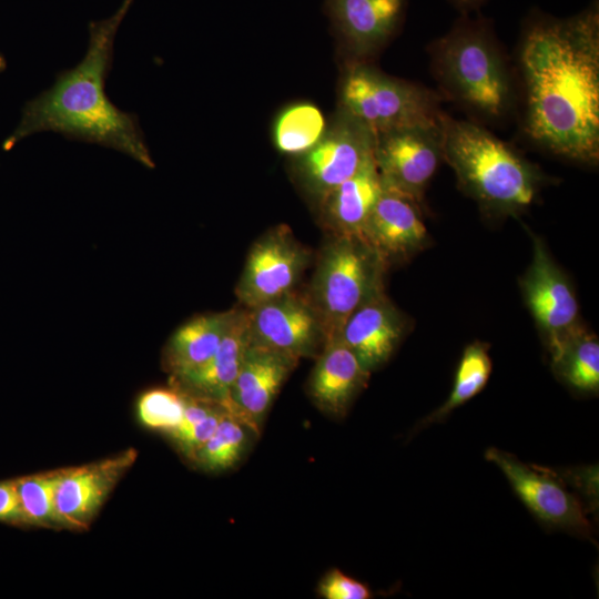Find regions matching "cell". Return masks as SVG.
<instances>
[{
    "mask_svg": "<svg viewBox=\"0 0 599 599\" xmlns=\"http://www.w3.org/2000/svg\"><path fill=\"white\" fill-rule=\"evenodd\" d=\"M524 130L548 152L595 165L599 160V6L557 18L525 19L518 53Z\"/></svg>",
    "mask_w": 599,
    "mask_h": 599,
    "instance_id": "obj_1",
    "label": "cell"
},
{
    "mask_svg": "<svg viewBox=\"0 0 599 599\" xmlns=\"http://www.w3.org/2000/svg\"><path fill=\"white\" fill-rule=\"evenodd\" d=\"M132 2L124 0L112 17L89 23L85 55L74 68L59 72L51 88L24 104L20 123L2 144L4 151L31 134L51 131L114 149L148 169L155 166L136 114L115 106L105 92L114 39Z\"/></svg>",
    "mask_w": 599,
    "mask_h": 599,
    "instance_id": "obj_2",
    "label": "cell"
},
{
    "mask_svg": "<svg viewBox=\"0 0 599 599\" xmlns=\"http://www.w3.org/2000/svg\"><path fill=\"white\" fill-rule=\"evenodd\" d=\"M428 53L445 100L486 120L507 116L515 101L512 80L488 19L460 14L447 33L429 44Z\"/></svg>",
    "mask_w": 599,
    "mask_h": 599,
    "instance_id": "obj_3",
    "label": "cell"
},
{
    "mask_svg": "<svg viewBox=\"0 0 599 599\" xmlns=\"http://www.w3.org/2000/svg\"><path fill=\"white\" fill-rule=\"evenodd\" d=\"M443 159L459 186L487 212L516 214L529 206L541 174L514 148L484 126L440 115Z\"/></svg>",
    "mask_w": 599,
    "mask_h": 599,
    "instance_id": "obj_4",
    "label": "cell"
},
{
    "mask_svg": "<svg viewBox=\"0 0 599 599\" xmlns=\"http://www.w3.org/2000/svg\"><path fill=\"white\" fill-rule=\"evenodd\" d=\"M445 98L425 85L388 75L365 61H352L339 89V111L375 135L438 123Z\"/></svg>",
    "mask_w": 599,
    "mask_h": 599,
    "instance_id": "obj_5",
    "label": "cell"
},
{
    "mask_svg": "<svg viewBox=\"0 0 599 599\" xmlns=\"http://www.w3.org/2000/svg\"><path fill=\"white\" fill-rule=\"evenodd\" d=\"M387 264L358 236L333 235L324 246L306 297L325 342L339 336L351 314L380 285Z\"/></svg>",
    "mask_w": 599,
    "mask_h": 599,
    "instance_id": "obj_6",
    "label": "cell"
},
{
    "mask_svg": "<svg viewBox=\"0 0 599 599\" xmlns=\"http://www.w3.org/2000/svg\"><path fill=\"white\" fill-rule=\"evenodd\" d=\"M375 134L339 111L319 142L296 156L303 186L318 201L374 159Z\"/></svg>",
    "mask_w": 599,
    "mask_h": 599,
    "instance_id": "obj_7",
    "label": "cell"
},
{
    "mask_svg": "<svg viewBox=\"0 0 599 599\" xmlns=\"http://www.w3.org/2000/svg\"><path fill=\"white\" fill-rule=\"evenodd\" d=\"M441 159L440 120L375 135L374 161L383 185L419 204Z\"/></svg>",
    "mask_w": 599,
    "mask_h": 599,
    "instance_id": "obj_8",
    "label": "cell"
},
{
    "mask_svg": "<svg viewBox=\"0 0 599 599\" xmlns=\"http://www.w3.org/2000/svg\"><path fill=\"white\" fill-rule=\"evenodd\" d=\"M485 457L500 469L518 498L541 522L583 536L590 534L582 502L557 474L525 464L496 447L488 448Z\"/></svg>",
    "mask_w": 599,
    "mask_h": 599,
    "instance_id": "obj_9",
    "label": "cell"
},
{
    "mask_svg": "<svg viewBox=\"0 0 599 599\" xmlns=\"http://www.w3.org/2000/svg\"><path fill=\"white\" fill-rule=\"evenodd\" d=\"M309 261V252L290 226L265 232L251 247L235 288L244 308H252L294 290Z\"/></svg>",
    "mask_w": 599,
    "mask_h": 599,
    "instance_id": "obj_10",
    "label": "cell"
},
{
    "mask_svg": "<svg viewBox=\"0 0 599 599\" xmlns=\"http://www.w3.org/2000/svg\"><path fill=\"white\" fill-rule=\"evenodd\" d=\"M246 309L250 336L265 346L300 361L317 356L325 344L312 304L294 291Z\"/></svg>",
    "mask_w": 599,
    "mask_h": 599,
    "instance_id": "obj_11",
    "label": "cell"
},
{
    "mask_svg": "<svg viewBox=\"0 0 599 599\" xmlns=\"http://www.w3.org/2000/svg\"><path fill=\"white\" fill-rule=\"evenodd\" d=\"M297 363L250 336L230 398L221 406L260 435L267 410Z\"/></svg>",
    "mask_w": 599,
    "mask_h": 599,
    "instance_id": "obj_12",
    "label": "cell"
},
{
    "mask_svg": "<svg viewBox=\"0 0 599 599\" xmlns=\"http://www.w3.org/2000/svg\"><path fill=\"white\" fill-rule=\"evenodd\" d=\"M532 237V260L520 285L526 304L551 349L579 325V305L544 242L538 236Z\"/></svg>",
    "mask_w": 599,
    "mask_h": 599,
    "instance_id": "obj_13",
    "label": "cell"
},
{
    "mask_svg": "<svg viewBox=\"0 0 599 599\" xmlns=\"http://www.w3.org/2000/svg\"><path fill=\"white\" fill-rule=\"evenodd\" d=\"M136 455L130 449L101 461L59 469L54 506L60 526L73 530L88 529Z\"/></svg>",
    "mask_w": 599,
    "mask_h": 599,
    "instance_id": "obj_14",
    "label": "cell"
},
{
    "mask_svg": "<svg viewBox=\"0 0 599 599\" xmlns=\"http://www.w3.org/2000/svg\"><path fill=\"white\" fill-rule=\"evenodd\" d=\"M408 0H325V9L353 61L382 49L404 22Z\"/></svg>",
    "mask_w": 599,
    "mask_h": 599,
    "instance_id": "obj_15",
    "label": "cell"
},
{
    "mask_svg": "<svg viewBox=\"0 0 599 599\" xmlns=\"http://www.w3.org/2000/svg\"><path fill=\"white\" fill-rule=\"evenodd\" d=\"M419 205L412 197L383 185L362 238L387 265L427 245L428 233Z\"/></svg>",
    "mask_w": 599,
    "mask_h": 599,
    "instance_id": "obj_16",
    "label": "cell"
},
{
    "mask_svg": "<svg viewBox=\"0 0 599 599\" xmlns=\"http://www.w3.org/2000/svg\"><path fill=\"white\" fill-rule=\"evenodd\" d=\"M405 328V317L380 285L351 314L339 337L372 373L390 358Z\"/></svg>",
    "mask_w": 599,
    "mask_h": 599,
    "instance_id": "obj_17",
    "label": "cell"
},
{
    "mask_svg": "<svg viewBox=\"0 0 599 599\" xmlns=\"http://www.w3.org/2000/svg\"><path fill=\"white\" fill-rule=\"evenodd\" d=\"M370 373L339 336L325 342L307 382V393L318 409L345 416L357 394L366 387Z\"/></svg>",
    "mask_w": 599,
    "mask_h": 599,
    "instance_id": "obj_18",
    "label": "cell"
},
{
    "mask_svg": "<svg viewBox=\"0 0 599 599\" xmlns=\"http://www.w3.org/2000/svg\"><path fill=\"white\" fill-rule=\"evenodd\" d=\"M248 339L247 309H235L215 354L202 366L171 377V386L186 395L222 405L230 398Z\"/></svg>",
    "mask_w": 599,
    "mask_h": 599,
    "instance_id": "obj_19",
    "label": "cell"
},
{
    "mask_svg": "<svg viewBox=\"0 0 599 599\" xmlns=\"http://www.w3.org/2000/svg\"><path fill=\"white\" fill-rule=\"evenodd\" d=\"M382 192L383 183L373 159L318 201L325 227L332 235L362 238L365 224Z\"/></svg>",
    "mask_w": 599,
    "mask_h": 599,
    "instance_id": "obj_20",
    "label": "cell"
},
{
    "mask_svg": "<svg viewBox=\"0 0 599 599\" xmlns=\"http://www.w3.org/2000/svg\"><path fill=\"white\" fill-rule=\"evenodd\" d=\"M235 309L195 316L171 335L163 351V366L171 377L202 366L215 354Z\"/></svg>",
    "mask_w": 599,
    "mask_h": 599,
    "instance_id": "obj_21",
    "label": "cell"
},
{
    "mask_svg": "<svg viewBox=\"0 0 599 599\" xmlns=\"http://www.w3.org/2000/svg\"><path fill=\"white\" fill-rule=\"evenodd\" d=\"M550 351L552 367L570 387L583 393L599 388V342L578 325Z\"/></svg>",
    "mask_w": 599,
    "mask_h": 599,
    "instance_id": "obj_22",
    "label": "cell"
},
{
    "mask_svg": "<svg viewBox=\"0 0 599 599\" xmlns=\"http://www.w3.org/2000/svg\"><path fill=\"white\" fill-rule=\"evenodd\" d=\"M321 110L308 102L290 105L273 125V143L284 154L300 156L315 146L326 132Z\"/></svg>",
    "mask_w": 599,
    "mask_h": 599,
    "instance_id": "obj_23",
    "label": "cell"
},
{
    "mask_svg": "<svg viewBox=\"0 0 599 599\" xmlns=\"http://www.w3.org/2000/svg\"><path fill=\"white\" fill-rule=\"evenodd\" d=\"M491 359L484 343L469 344L458 364L451 392L445 403L422 422V427L443 420L457 407L475 397L488 382Z\"/></svg>",
    "mask_w": 599,
    "mask_h": 599,
    "instance_id": "obj_24",
    "label": "cell"
},
{
    "mask_svg": "<svg viewBox=\"0 0 599 599\" xmlns=\"http://www.w3.org/2000/svg\"><path fill=\"white\" fill-rule=\"evenodd\" d=\"M247 430L251 429L225 412L211 438L192 460L207 471H223L233 467L245 449Z\"/></svg>",
    "mask_w": 599,
    "mask_h": 599,
    "instance_id": "obj_25",
    "label": "cell"
},
{
    "mask_svg": "<svg viewBox=\"0 0 599 599\" xmlns=\"http://www.w3.org/2000/svg\"><path fill=\"white\" fill-rule=\"evenodd\" d=\"M58 470L13 479L27 525L60 528L54 506Z\"/></svg>",
    "mask_w": 599,
    "mask_h": 599,
    "instance_id": "obj_26",
    "label": "cell"
},
{
    "mask_svg": "<svg viewBox=\"0 0 599 599\" xmlns=\"http://www.w3.org/2000/svg\"><path fill=\"white\" fill-rule=\"evenodd\" d=\"M185 408V395L179 389L154 388L141 395L138 415L149 428L173 432L181 423Z\"/></svg>",
    "mask_w": 599,
    "mask_h": 599,
    "instance_id": "obj_27",
    "label": "cell"
},
{
    "mask_svg": "<svg viewBox=\"0 0 599 599\" xmlns=\"http://www.w3.org/2000/svg\"><path fill=\"white\" fill-rule=\"evenodd\" d=\"M225 412V408L220 405L204 419L187 428L173 430L170 435L180 450L193 459L194 455L211 438Z\"/></svg>",
    "mask_w": 599,
    "mask_h": 599,
    "instance_id": "obj_28",
    "label": "cell"
},
{
    "mask_svg": "<svg viewBox=\"0 0 599 599\" xmlns=\"http://www.w3.org/2000/svg\"><path fill=\"white\" fill-rule=\"evenodd\" d=\"M317 592L326 599H368L369 588L338 569H332L319 581Z\"/></svg>",
    "mask_w": 599,
    "mask_h": 599,
    "instance_id": "obj_29",
    "label": "cell"
},
{
    "mask_svg": "<svg viewBox=\"0 0 599 599\" xmlns=\"http://www.w3.org/2000/svg\"><path fill=\"white\" fill-rule=\"evenodd\" d=\"M0 521L27 525L13 479L0 481Z\"/></svg>",
    "mask_w": 599,
    "mask_h": 599,
    "instance_id": "obj_30",
    "label": "cell"
},
{
    "mask_svg": "<svg viewBox=\"0 0 599 599\" xmlns=\"http://www.w3.org/2000/svg\"><path fill=\"white\" fill-rule=\"evenodd\" d=\"M449 3L456 8L460 14H469L473 11L480 9L488 0H448Z\"/></svg>",
    "mask_w": 599,
    "mask_h": 599,
    "instance_id": "obj_31",
    "label": "cell"
},
{
    "mask_svg": "<svg viewBox=\"0 0 599 599\" xmlns=\"http://www.w3.org/2000/svg\"><path fill=\"white\" fill-rule=\"evenodd\" d=\"M7 67L6 59L2 54H0V72L3 71Z\"/></svg>",
    "mask_w": 599,
    "mask_h": 599,
    "instance_id": "obj_32",
    "label": "cell"
}]
</instances>
